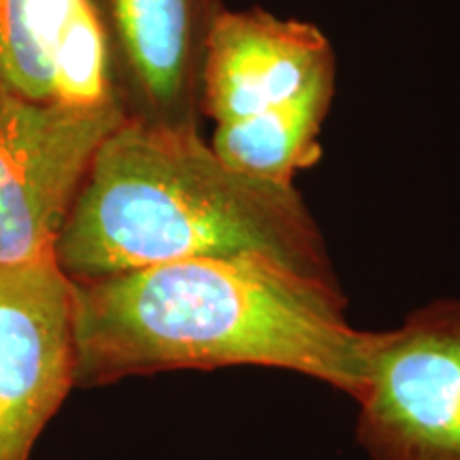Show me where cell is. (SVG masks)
<instances>
[{
    "label": "cell",
    "instance_id": "cell-1",
    "mask_svg": "<svg viewBox=\"0 0 460 460\" xmlns=\"http://www.w3.org/2000/svg\"><path fill=\"white\" fill-rule=\"evenodd\" d=\"M339 281L267 256L199 258L75 281V386L180 369L271 367L358 401L373 332Z\"/></svg>",
    "mask_w": 460,
    "mask_h": 460
},
{
    "label": "cell",
    "instance_id": "cell-2",
    "mask_svg": "<svg viewBox=\"0 0 460 460\" xmlns=\"http://www.w3.org/2000/svg\"><path fill=\"white\" fill-rule=\"evenodd\" d=\"M54 254L73 281L234 256L337 281L296 186L234 169L200 130L128 118L96 149Z\"/></svg>",
    "mask_w": 460,
    "mask_h": 460
},
{
    "label": "cell",
    "instance_id": "cell-3",
    "mask_svg": "<svg viewBox=\"0 0 460 460\" xmlns=\"http://www.w3.org/2000/svg\"><path fill=\"white\" fill-rule=\"evenodd\" d=\"M335 88L337 56L318 26L261 7H226L203 68L209 146L247 175L296 186L298 172L322 156Z\"/></svg>",
    "mask_w": 460,
    "mask_h": 460
},
{
    "label": "cell",
    "instance_id": "cell-4",
    "mask_svg": "<svg viewBox=\"0 0 460 460\" xmlns=\"http://www.w3.org/2000/svg\"><path fill=\"white\" fill-rule=\"evenodd\" d=\"M371 460H460V298H439L394 331L373 332L358 396Z\"/></svg>",
    "mask_w": 460,
    "mask_h": 460
},
{
    "label": "cell",
    "instance_id": "cell-5",
    "mask_svg": "<svg viewBox=\"0 0 460 460\" xmlns=\"http://www.w3.org/2000/svg\"><path fill=\"white\" fill-rule=\"evenodd\" d=\"M119 105L37 102L0 85V262L56 256V241Z\"/></svg>",
    "mask_w": 460,
    "mask_h": 460
},
{
    "label": "cell",
    "instance_id": "cell-6",
    "mask_svg": "<svg viewBox=\"0 0 460 460\" xmlns=\"http://www.w3.org/2000/svg\"><path fill=\"white\" fill-rule=\"evenodd\" d=\"M75 362V281L56 256L0 262V460H31Z\"/></svg>",
    "mask_w": 460,
    "mask_h": 460
},
{
    "label": "cell",
    "instance_id": "cell-7",
    "mask_svg": "<svg viewBox=\"0 0 460 460\" xmlns=\"http://www.w3.org/2000/svg\"><path fill=\"white\" fill-rule=\"evenodd\" d=\"M124 115L200 130L203 68L222 0H99Z\"/></svg>",
    "mask_w": 460,
    "mask_h": 460
},
{
    "label": "cell",
    "instance_id": "cell-8",
    "mask_svg": "<svg viewBox=\"0 0 460 460\" xmlns=\"http://www.w3.org/2000/svg\"><path fill=\"white\" fill-rule=\"evenodd\" d=\"M0 85L37 102L119 105L99 0H0Z\"/></svg>",
    "mask_w": 460,
    "mask_h": 460
}]
</instances>
